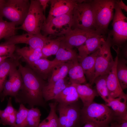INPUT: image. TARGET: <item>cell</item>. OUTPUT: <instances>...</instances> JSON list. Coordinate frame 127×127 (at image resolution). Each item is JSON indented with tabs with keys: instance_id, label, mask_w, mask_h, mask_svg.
Wrapping results in <instances>:
<instances>
[{
	"instance_id": "1",
	"label": "cell",
	"mask_w": 127,
	"mask_h": 127,
	"mask_svg": "<svg viewBox=\"0 0 127 127\" xmlns=\"http://www.w3.org/2000/svg\"><path fill=\"white\" fill-rule=\"evenodd\" d=\"M18 70L22 79V87L14 97L16 102L27 104L30 108L35 106L46 107V102L42 95V90L46 84L44 80L29 67L19 65Z\"/></svg>"
},
{
	"instance_id": "2",
	"label": "cell",
	"mask_w": 127,
	"mask_h": 127,
	"mask_svg": "<svg viewBox=\"0 0 127 127\" xmlns=\"http://www.w3.org/2000/svg\"><path fill=\"white\" fill-rule=\"evenodd\" d=\"M114 116L113 111L109 107L93 101L81 109L80 125L91 122L100 127H105L110 123Z\"/></svg>"
},
{
	"instance_id": "3",
	"label": "cell",
	"mask_w": 127,
	"mask_h": 127,
	"mask_svg": "<svg viewBox=\"0 0 127 127\" xmlns=\"http://www.w3.org/2000/svg\"><path fill=\"white\" fill-rule=\"evenodd\" d=\"M116 0H91L94 17L95 31L104 35L108 31L109 25L113 20Z\"/></svg>"
},
{
	"instance_id": "4",
	"label": "cell",
	"mask_w": 127,
	"mask_h": 127,
	"mask_svg": "<svg viewBox=\"0 0 127 127\" xmlns=\"http://www.w3.org/2000/svg\"><path fill=\"white\" fill-rule=\"evenodd\" d=\"M96 31L91 0H78L72 11L71 29Z\"/></svg>"
},
{
	"instance_id": "5",
	"label": "cell",
	"mask_w": 127,
	"mask_h": 127,
	"mask_svg": "<svg viewBox=\"0 0 127 127\" xmlns=\"http://www.w3.org/2000/svg\"><path fill=\"white\" fill-rule=\"evenodd\" d=\"M27 14L22 24L16 27L28 33L35 35L41 34L46 18L38 0H31Z\"/></svg>"
},
{
	"instance_id": "6",
	"label": "cell",
	"mask_w": 127,
	"mask_h": 127,
	"mask_svg": "<svg viewBox=\"0 0 127 127\" xmlns=\"http://www.w3.org/2000/svg\"><path fill=\"white\" fill-rule=\"evenodd\" d=\"M30 4L29 0H6L0 10V16L7 18L16 25H21L27 14Z\"/></svg>"
},
{
	"instance_id": "7",
	"label": "cell",
	"mask_w": 127,
	"mask_h": 127,
	"mask_svg": "<svg viewBox=\"0 0 127 127\" xmlns=\"http://www.w3.org/2000/svg\"><path fill=\"white\" fill-rule=\"evenodd\" d=\"M111 38L108 34L107 39L100 48L96 58L93 82L97 76L108 74L114 64V60L111 50Z\"/></svg>"
},
{
	"instance_id": "8",
	"label": "cell",
	"mask_w": 127,
	"mask_h": 127,
	"mask_svg": "<svg viewBox=\"0 0 127 127\" xmlns=\"http://www.w3.org/2000/svg\"><path fill=\"white\" fill-rule=\"evenodd\" d=\"M115 12L112 23V29L109 33L113 43L118 46L124 44L127 40V18L116 2Z\"/></svg>"
},
{
	"instance_id": "9",
	"label": "cell",
	"mask_w": 127,
	"mask_h": 127,
	"mask_svg": "<svg viewBox=\"0 0 127 127\" xmlns=\"http://www.w3.org/2000/svg\"><path fill=\"white\" fill-rule=\"evenodd\" d=\"M72 11L54 18L47 23H45L41 31L43 35L61 37L65 35L71 29Z\"/></svg>"
},
{
	"instance_id": "10",
	"label": "cell",
	"mask_w": 127,
	"mask_h": 127,
	"mask_svg": "<svg viewBox=\"0 0 127 127\" xmlns=\"http://www.w3.org/2000/svg\"><path fill=\"white\" fill-rule=\"evenodd\" d=\"M77 102L66 105L58 104L59 127H80L81 109Z\"/></svg>"
},
{
	"instance_id": "11",
	"label": "cell",
	"mask_w": 127,
	"mask_h": 127,
	"mask_svg": "<svg viewBox=\"0 0 127 127\" xmlns=\"http://www.w3.org/2000/svg\"><path fill=\"white\" fill-rule=\"evenodd\" d=\"M50 38L41 34L33 35L27 33L21 35H15L4 39L5 44L15 45L25 44L36 50H41Z\"/></svg>"
},
{
	"instance_id": "12",
	"label": "cell",
	"mask_w": 127,
	"mask_h": 127,
	"mask_svg": "<svg viewBox=\"0 0 127 127\" xmlns=\"http://www.w3.org/2000/svg\"><path fill=\"white\" fill-rule=\"evenodd\" d=\"M99 34H100L96 31H87L77 28L71 29L62 36L61 42L68 47L73 48L74 47H79L88 39Z\"/></svg>"
},
{
	"instance_id": "13",
	"label": "cell",
	"mask_w": 127,
	"mask_h": 127,
	"mask_svg": "<svg viewBox=\"0 0 127 127\" xmlns=\"http://www.w3.org/2000/svg\"><path fill=\"white\" fill-rule=\"evenodd\" d=\"M78 1L76 0H50V9L45 23L71 12Z\"/></svg>"
},
{
	"instance_id": "14",
	"label": "cell",
	"mask_w": 127,
	"mask_h": 127,
	"mask_svg": "<svg viewBox=\"0 0 127 127\" xmlns=\"http://www.w3.org/2000/svg\"><path fill=\"white\" fill-rule=\"evenodd\" d=\"M116 56L111 70L109 73L106 79V83L109 97L115 98L126 95L120 86L117 76L116 67L119 50H115Z\"/></svg>"
},
{
	"instance_id": "15",
	"label": "cell",
	"mask_w": 127,
	"mask_h": 127,
	"mask_svg": "<svg viewBox=\"0 0 127 127\" xmlns=\"http://www.w3.org/2000/svg\"><path fill=\"white\" fill-rule=\"evenodd\" d=\"M103 35L99 34L87 39L78 47V57H85L94 53L99 49L105 41Z\"/></svg>"
},
{
	"instance_id": "16",
	"label": "cell",
	"mask_w": 127,
	"mask_h": 127,
	"mask_svg": "<svg viewBox=\"0 0 127 127\" xmlns=\"http://www.w3.org/2000/svg\"><path fill=\"white\" fill-rule=\"evenodd\" d=\"M71 84L66 78L51 83L46 84L42 90V95L46 102L54 99L65 88Z\"/></svg>"
},
{
	"instance_id": "17",
	"label": "cell",
	"mask_w": 127,
	"mask_h": 127,
	"mask_svg": "<svg viewBox=\"0 0 127 127\" xmlns=\"http://www.w3.org/2000/svg\"><path fill=\"white\" fill-rule=\"evenodd\" d=\"M99 51V49L87 56L81 58L78 57V61L83 69L84 75L91 86L93 84L95 60Z\"/></svg>"
},
{
	"instance_id": "18",
	"label": "cell",
	"mask_w": 127,
	"mask_h": 127,
	"mask_svg": "<svg viewBox=\"0 0 127 127\" xmlns=\"http://www.w3.org/2000/svg\"><path fill=\"white\" fill-rule=\"evenodd\" d=\"M29 67L44 80L46 79L54 66L52 61L42 58L28 64Z\"/></svg>"
},
{
	"instance_id": "19",
	"label": "cell",
	"mask_w": 127,
	"mask_h": 127,
	"mask_svg": "<svg viewBox=\"0 0 127 127\" xmlns=\"http://www.w3.org/2000/svg\"><path fill=\"white\" fill-rule=\"evenodd\" d=\"M127 95L115 98L110 97L105 105L111 108L115 116L127 119Z\"/></svg>"
},
{
	"instance_id": "20",
	"label": "cell",
	"mask_w": 127,
	"mask_h": 127,
	"mask_svg": "<svg viewBox=\"0 0 127 127\" xmlns=\"http://www.w3.org/2000/svg\"><path fill=\"white\" fill-rule=\"evenodd\" d=\"M69 81L71 84H86V79L78 58L71 61L69 70Z\"/></svg>"
},
{
	"instance_id": "21",
	"label": "cell",
	"mask_w": 127,
	"mask_h": 127,
	"mask_svg": "<svg viewBox=\"0 0 127 127\" xmlns=\"http://www.w3.org/2000/svg\"><path fill=\"white\" fill-rule=\"evenodd\" d=\"M72 84L75 87L83 106H88L91 104L93 102L95 98L99 95L96 90L92 88L89 83Z\"/></svg>"
},
{
	"instance_id": "22",
	"label": "cell",
	"mask_w": 127,
	"mask_h": 127,
	"mask_svg": "<svg viewBox=\"0 0 127 127\" xmlns=\"http://www.w3.org/2000/svg\"><path fill=\"white\" fill-rule=\"evenodd\" d=\"M79 98L75 87L71 84L64 89L54 100L58 104L66 105L77 102Z\"/></svg>"
},
{
	"instance_id": "23",
	"label": "cell",
	"mask_w": 127,
	"mask_h": 127,
	"mask_svg": "<svg viewBox=\"0 0 127 127\" xmlns=\"http://www.w3.org/2000/svg\"><path fill=\"white\" fill-rule=\"evenodd\" d=\"M52 61L54 66L59 63L72 61L78 58V54L72 48L68 47L60 42V48ZM53 66V67H54Z\"/></svg>"
},
{
	"instance_id": "24",
	"label": "cell",
	"mask_w": 127,
	"mask_h": 127,
	"mask_svg": "<svg viewBox=\"0 0 127 127\" xmlns=\"http://www.w3.org/2000/svg\"><path fill=\"white\" fill-rule=\"evenodd\" d=\"M17 111L13 106L11 98L9 97L6 107L1 110L0 112V124L4 126L9 125L10 127H15Z\"/></svg>"
},
{
	"instance_id": "25",
	"label": "cell",
	"mask_w": 127,
	"mask_h": 127,
	"mask_svg": "<svg viewBox=\"0 0 127 127\" xmlns=\"http://www.w3.org/2000/svg\"><path fill=\"white\" fill-rule=\"evenodd\" d=\"M15 52L18 56L22 58L28 64L43 58L41 50L35 49L30 46L16 48Z\"/></svg>"
},
{
	"instance_id": "26",
	"label": "cell",
	"mask_w": 127,
	"mask_h": 127,
	"mask_svg": "<svg viewBox=\"0 0 127 127\" xmlns=\"http://www.w3.org/2000/svg\"><path fill=\"white\" fill-rule=\"evenodd\" d=\"M71 61L59 63L54 66L51 71V75L48 83H53L65 78L68 74Z\"/></svg>"
},
{
	"instance_id": "27",
	"label": "cell",
	"mask_w": 127,
	"mask_h": 127,
	"mask_svg": "<svg viewBox=\"0 0 127 127\" xmlns=\"http://www.w3.org/2000/svg\"><path fill=\"white\" fill-rule=\"evenodd\" d=\"M7 58L0 64V94L3 90L6 78L11 70L19 66L18 59Z\"/></svg>"
},
{
	"instance_id": "28",
	"label": "cell",
	"mask_w": 127,
	"mask_h": 127,
	"mask_svg": "<svg viewBox=\"0 0 127 127\" xmlns=\"http://www.w3.org/2000/svg\"><path fill=\"white\" fill-rule=\"evenodd\" d=\"M127 60L125 58L120 57L119 56L116 65V73L120 86L123 90L127 88Z\"/></svg>"
},
{
	"instance_id": "29",
	"label": "cell",
	"mask_w": 127,
	"mask_h": 127,
	"mask_svg": "<svg viewBox=\"0 0 127 127\" xmlns=\"http://www.w3.org/2000/svg\"><path fill=\"white\" fill-rule=\"evenodd\" d=\"M58 104L55 101L49 103L50 111L49 115L40 123L38 127H59V117L56 113Z\"/></svg>"
},
{
	"instance_id": "30",
	"label": "cell",
	"mask_w": 127,
	"mask_h": 127,
	"mask_svg": "<svg viewBox=\"0 0 127 127\" xmlns=\"http://www.w3.org/2000/svg\"><path fill=\"white\" fill-rule=\"evenodd\" d=\"M108 74L97 76L93 82V83H95V85L96 90L98 94L106 103L107 102L109 98L106 83Z\"/></svg>"
},
{
	"instance_id": "31",
	"label": "cell",
	"mask_w": 127,
	"mask_h": 127,
	"mask_svg": "<svg viewBox=\"0 0 127 127\" xmlns=\"http://www.w3.org/2000/svg\"><path fill=\"white\" fill-rule=\"evenodd\" d=\"M0 16V40L16 35V25L14 23L4 20Z\"/></svg>"
},
{
	"instance_id": "32",
	"label": "cell",
	"mask_w": 127,
	"mask_h": 127,
	"mask_svg": "<svg viewBox=\"0 0 127 127\" xmlns=\"http://www.w3.org/2000/svg\"><path fill=\"white\" fill-rule=\"evenodd\" d=\"M61 37L56 39L51 38L41 49L43 58L47 57L52 55H56L60 45Z\"/></svg>"
},
{
	"instance_id": "33",
	"label": "cell",
	"mask_w": 127,
	"mask_h": 127,
	"mask_svg": "<svg viewBox=\"0 0 127 127\" xmlns=\"http://www.w3.org/2000/svg\"><path fill=\"white\" fill-rule=\"evenodd\" d=\"M41 114L37 107L29 109L26 119V127H38Z\"/></svg>"
},
{
	"instance_id": "34",
	"label": "cell",
	"mask_w": 127,
	"mask_h": 127,
	"mask_svg": "<svg viewBox=\"0 0 127 127\" xmlns=\"http://www.w3.org/2000/svg\"><path fill=\"white\" fill-rule=\"evenodd\" d=\"M16 67L12 70V90L10 96L15 97L21 89L23 84L21 74Z\"/></svg>"
},
{
	"instance_id": "35",
	"label": "cell",
	"mask_w": 127,
	"mask_h": 127,
	"mask_svg": "<svg viewBox=\"0 0 127 127\" xmlns=\"http://www.w3.org/2000/svg\"><path fill=\"white\" fill-rule=\"evenodd\" d=\"M28 110L23 104H20L19 110L16 114L15 127H26Z\"/></svg>"
},
{
	"instance_id": "36",
	"label": "cell",
	"mask_w": 127,
	"mask_h": 127,
	"mask_svg": "<svg viewBox=\"0 0 127 127\" xmlns=\"http://www.w3.org/2000/svg\"><path fill=\"white\" fill-rule=\"evenodd\" d=\"M16 47L15 45L7 44L3 42L0 44V56H6L14 59H18L14 54Z\"/></svg>"
},
{
	"instance_id": "37",
	"label": "cell",
	"mask_w": 127,
	"mask_h": 127,
	"mask_svg": "<svg viewBox=\"0 0 127 127\" xmlns=\"http://www.w3.org/2000/svg\"><path fill=\"white\" fill-rule=\"evenodd\" d=\"M14 68L9 72L8 75L9 79L8 80H6L5 81L3 91L0 94L1 102L3 101L6 96H10L12 81V70Z\"/></svg>"
},
{
	"instance_id": "38",
	"label": "cell",
	"mask_w": 127,
	"mask_h": 127,
	"mask_svg": "<svg viewBox=\"0 0 127 127\" xmlns=\"http://www.w3.org/2000/svg\"><path fill=\"white\" fill-rule=\"evenodd\" d=\"M110 123L114 127H127V119L114 116Z\"/></svg>"
},
{
	"instance_id": "39",
	"label": "cell",
	"mask_w": 127,
	"mask_h": 127,
	"mask_svg": "<svg viewBox=\"0 0 127 127\" xmlns=\"http://www.w3.org/2000/svg\"><path fill=\"white\" fill-rule=\"evenodd\" d=\"M38 0L45 14L46 8L48 6V3L49 2L50 0Z\"/></svg>"
},
{
	"instance_id": "40",
	"label": "cell",
	"mask_w": 127,
	"mask_h": 127,
	"mask_svg": "<svg viewBox=\"0 0 127 127\" xmlns=\"http://www.w3.org/2000/svg\"><path fill=\"white\" fill-rule=\"evenodd\" d=\"M116 2L121 9H123L125 12H127V6L123 2L122 0H116Z\"/></svg>"
},
{
	"instance_id": "41",
	"label": "cell",
	"mask_w": 127,
	"mask_h": 127,
	"mask_svg": "<svg viewBox=\"0 0 127 127\" xmlns=\"http://www.w3.org/2000/svg\"><path fill=\"white\" fill-rule=\"evenodd\" d=\"M82 127H100L95 124L91 122H88L85 123Z\"/></svg>"
},
{
	"instance_id": "42",
	"label": "cell",
	"mask_w": 127,
	"mask_h": 127,
	"mask_svg": "<svg viewBox=\"0 0 127 127\" xmlns=\"http://www.w3.org/2000/svg\"><path fill=\"white\" fill-rule=\"evenodd\" d=\"M10 58L9 57L6 56H0V64L7 58Z\"/></svg>"
},
{
	"instance_id": "43",
	"label": "cell",
	"mask_w": 127,
	"mask_h": 127,
	"mask_svg": "<svg viewBox=\"0 0 127 127\" xmlns=\"http://www.w3.org/2000/svg\"><path fill=\"white\" fill-rule=\"evenodd\" d=\"M6 1V0H0V10L2 8Z\"/></svg>"
},
{
	"instance_id": "44",
	"label": "cell",
	"mask_w": 127,
	"mask_h": 127,
	"mask_svg": "<svg viewBox=\"0 0 127 127\" xmlns=\"http://www.w3.org/2000/svg\"><path fill=\"white\" fill-rule=\"evenodd\" d=\"M105 127H114L112 126L111 125V126H107Z\"/></svg>"
},
{
	"instance_id": "45",
	"label": "cell",
	"mask_w": 127,
	"mask_h": 127,
	"mask_svg": "<svg viewBox=\"0 0 127 127\" xmlns=\"http://www.w3.org/2000/svg\"><path fill=\"white\" fill-rule=\"evenodd\" d=\"M1 110L0 109V111H1Z\"/></svg>"
}]
</instances>
